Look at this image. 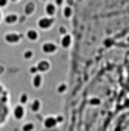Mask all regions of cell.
<instances>
[{"label": "cell", "instance_id": "6da1fadb", "mask_svg": "<svg viewBox=\"0 0 129 131\" xmlns=\"http://www.w3.org/2000/svg\"><path fill=\"white\" fill-rule=\"evenodd\" d=\"M8 114H9V109H8V97H6V92L0 88V125H3L6 122Z\"/></svg>", "mask_w": 129, "mask_h": 131}, {"label": "cell", "instance_id": "7a4b0ae2", "mask_svg": "<svg viewBox=\"0 0 129 131\" xmlns=\"http://www.w3.org/2000/svg\"><path fill=\"white\" fill-rule=\"evenodd\" d=\"M6 22H9V24H12V22H16V16H14V14H11V16H8V17H6Z\"/></svg>", "mask_w": 129, "mask_h": 131}, {"label": "cell", "instance_id": "3957f363", "mask_svg": "<svg viewBox=\"0 0 129 131\" xmlns=\"http://www.w3.org/2000/svg\"><path fill=\"white\" fill-rule=\"evenodd\" d=\"M8 5V0H0V8H3Z\"/></svg>", "mask_w": 129, "mask_h": 131}, {"label": "cell", "instance_id": "277c9868", "mask_svg": "<svg viewBox=\"0 0 129 131\" xmlns=\"http://www.w3.org/2000/svg\"><path fill=\"white\" fill-rule=\"evenodd\" d=\"M33 8H34L33 5H28L27 6V13H33Z\"/></svg>", "mask_w": 129, "mask_h": 131}, {"label": "cell", "instance_id": "5b68a950", "mask_svg": "<svg viewBox=\"0 0 129 131\" xmlns=\"http://www.w3.org/2000/svg\"><path fill=\"white\" fill-rule=\"evenodd\" d=\"M12 2H17V0H12Z\"/></svg>", "mask_w": 129, "mask_h": 131}]
</instances>
